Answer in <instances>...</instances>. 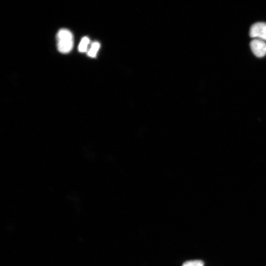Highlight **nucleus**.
Returning <instances> with one entry per match:
<instances>
[{
    "instance_id": "3",
    "label": "nucleus",
    "mask_w": 266,
    "mask_h": 266,
    "mask_svg": "<svg viewBox=\"0 0 266 266\" xmlns=\"http://www.w3.org/2000/svg\"><path fill=\"white\" fill-rule=\"evenodd\" d=\"M253 53L258 58H262L266 55V42L262 39L254 38L250 43Z\"/></svg>"
},
{
    "instance_id": "2",
    "label": "nucleus",
    "mask_w": 266,
    "mask_h": 266,
    "mask_svg": "<svg viewBox=\"0 0 266 266\" xmlns=\"http://www.w3.org/2000/svg\"><path fill=\"white\" fill-rule=\"evenodd\" d=\"M250 36L266 41V23L257 22L252 25L250 29Z\"/></svg>"
},
{
    "instance_id": "5",
    "label": "nucleus",
    "mask_w": 266,
    "mask_h": 266,
    "mask_svg": "<svg viewBox=\"0 0 266 266\" xmlns=\"http://www.w3.org/2000/svg\"><path fill=\"white\" fill-rule=\"evenodd\" d=\"M89 42L90 39L87 36L83 37L78 47L79 51L81 53L86 52Z\"/></svg>"
},
{
    "instance_id": "1",
    "label": "nucleus",
    "mask_w": 266,
    "mask_h": 266,
    "mask_svg": "<svg viewBox=\"0 0 266 266\" xmlns=\"http://www.w3.org/2000/svg\"><path fill=\"white\" fill-rule=\"evenodd\" d=\"M57 49L63 53H69L73 46V36L71 32L66 29H60L57 34Z\"/></svg>"
},
{
    "instance_id": "4",
    "label": "nucleus",
    "mask_w": 266,
    "mask_h": 266,
    "mask_svg": "<svg viewBox=\"0 0 266 266\" xmlns=\"http://www.w3.org/2000/svg\"><path fill=\"white\" fill-rule=\"evenodd\" d=\"M100 46V45L99 42L96 41L93 42L91 45V48L87 52L88 56L92 58L96 57Z\"/></svg>"
},
{
    "instance_id": "6",
    "label": "nucleus",
    "mask_w": 266,
    "mask_h": 266,
    "mask_svg": "<svg viewBox=\"0 0 266 266\" xmlns=\"http://www.w3.org/2000/svg\"><path fill=\"white\" fill-rule=\"evenodd\" d=\"M182 266H204V263L200 260H189L185 262Z\"/></svg>"
}]
</instances>
